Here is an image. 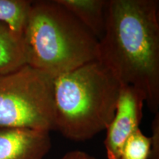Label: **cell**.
Here are the masks:
<instances>
[{
	"label": "cell",
	"mask_w": 159,
	"mask_h": 159,
	"mask_svg": "<svg viewBox=\"0 0 159 159\" xmlns=\"http://www.w3.org/2000/svg\"><path fill=\"white\" fill-rule=\"evenodd\" d=\"M98 61L122 85L136 88L159 112V2L108 0Z\"/></svg>",
	"instance_id": "6da1fadb"
},
{
	"label": "cell",
	"mask_w": 159,
	"mask_h": 159,
	"mask_svg": "<svg viewBox=\"0 0 159 159\" xmlns=\"http://www.w3.org/2000/svg\"><path fill=\"white\" fill-rule=\"evenodd\" d=\"M121 88L98 60L54 77L55 130L74 142L94 138L114 118Z\"/></svg>",
	"instance_id": "7a4b0ae2"
},
{
	"label": "cell",
	"mask_w": 159,
	"mask_h": 159,
	"mask_svg": "<svg viewBox=\"0 0 159 159\" xmlns=\"http://www.w3.org/2000/svg\"><path fill=\"white\" fill-rule=\"evenodd\" d=\"M22 38L27 65L53 77L98 60V39L56 0L33 2Z\"/></svg>",
	"instance_id": "3957f363"
},
{
	"label": "cell",
	"mask_w": 159,
	"mask_h": 159,
	"mask_svg": "<svg viewBox=\"0 0 159 159\" xmlns=\"http://www.w3.org/2000/svg\"><path fill=\"white\" fill-rule=\"evenodd\" d=\"M54 77L25 65L0 76V128L55 130Z\"/></svg>",
	"instance_id": "277c9868"
},
{
	"label": "cell",
	"mask_w": 159,
	"mask_h": 159,
	"mask_svg": "<svg viewBox=\"0 0 159 159\" xmlns=\"http://www.w3.org/2000/svg\"><path fill=\"white\" fill-rule=\"evenodd\" d=\"M144 102V94L138 89L130 85L122 86L116 113L106 129L104 144L108 159H119L127 140L139 129Z\"/></svg>",
	"instance_id": "5b68a950"
},
{
	"label": "cell",
	"mask_w": 159,
	"mask_h": 159,
	"mask_svg": "<svg viewBox=\"0 0 159 159\" xmlns=\"http://www.w3.org/2000/svg\"><path fill=\"white\" fill-rule=\"evenodd\" d=\"M50 132L0 128V159H44L51 150Z\"/></svg>",
	"instance_id": "8992f818"
},
{
	"label": "cell",
	"mask_w": 159,
	"mask_h": 159,
	"mask_svg": "<svg viewBox=\"0 0 159 159\" xmlns=\"http://www.w3.org/2000/svg\"><path fill=\"white\" fill-rule=\"evenodd\" d=\"M98 39L104 34L108 0H56Z\"/></svg>",
	"instance_id": "52a82bcc"
},
{
	"label": "cell",
	"mask_w": 159,
	"mask_h": 159,
	"mask_svg": "<svg viewBox=\"0 0 159 159\" xmlns=\"http://www.w3.org/2000/svg\"><path fill=\"white\" fill-rule=\"evenodd\" d=\"M27 65L23 38L0 21V76Z\"/></svg>",
	"instance_id": "ba28073f"
},
{
	"label": "cell",
	"mask_w": 159,
	"mask_h": 159,
	"mask_svg": "<svg viewBox=\"0 0 159 159\" xmlns=\"http://www.w3.org/2000/svg\"><path fill=\"white\" fill-rule=\"evenodd\" d=\"M33 1L0 0V21L22 36Z\"/></svg>",
	"instance_id": "9c48e42d"
},
{
	"label": "cell",
	"mask_w": 159,
	"mask_h": 159,
	"mask_svg": "<svg viewBox=\"0 0 159 159\" xmlns=\"http://www.w3.org/2000/svg\"><path fill=\"white\" fill-rule=\"evenodd\" d=\"M150 137L145 136L139 128L127 140L119 159H150Z\"/></svg>",
	"instance_id": "30bf717a"
},
{
	"label": "cell",
	"mask_w": 159,
	"mask_h": 159,
	"mask_svg": "<svg viewBox=\"0 0 159 159\" xmlns=\"http://www.w3.org/2000/svg\"><path fill=\"white\" fill-rule=\"evenodd\" d=\"M152 135L150 136L151 149L150 159H159V112L155 114L151 124Z\"/></svg>",
	"instance_id": "8fae6325"
},
{
	"label": "cell",
	"mask_w": 159,
	"mask_h": 159,
	"mask_svg": "<svg viewBox=\"0 0 159 159\" xmlns=\"http://www.w3.org/2000/svg\"><path fill=\"white\" fill-rule=\"evenodd\" d=\"M60 159H97L91 155L82 150H71L66 152Z\"/></svg>",
	"instance_id": "7c38bea8"
}]
</instances>
